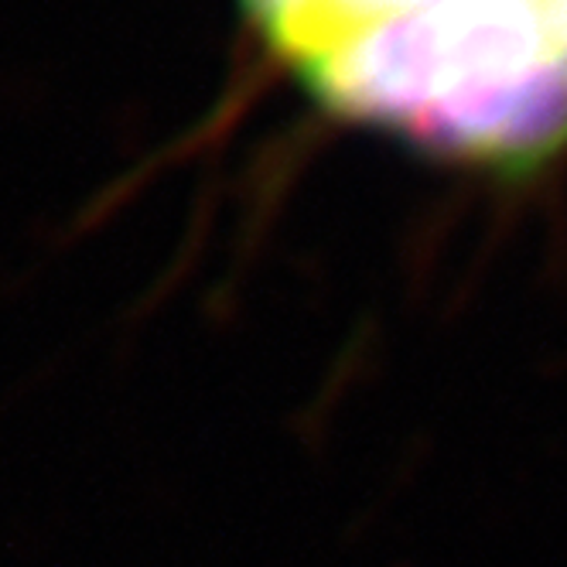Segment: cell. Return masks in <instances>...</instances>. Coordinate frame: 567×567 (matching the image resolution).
I'll use <instances>...</instances> for the list:
<instances>
[{
    "label": "cell",
    "instance_id": "3",
    "mask_svg": "<svg viewBox=\"0 0 567 567\" xmlns=\"http://www.w3.org/2000/svg\"><path fill=\"white\" fill-rule=\"evenodd\" d=\"M554 4V21H557V34H560V45L567 55V0H550Z\"/></svg>",
    "mask_w": 567,
    "mask_h": 567
},
{
    "label": "cell",
    "instance_id": "2",
    "mask_svg": "<svg viewBox=\"0 0 567 567\" xmlns=\"http://www.w3.org/2000/svg\"><path fill=\"white\" fill-rule=\"evenodd\" d=\"M431 0H247L267 42L291 62H315L359 28Z\"/></svg>",
    "mask_w": 567,
    "mask_h": 567
},
{
    "label": "cell",
    "instance_id": "1",
    "mask_svg": "<svg viewBox=\"0 0 567 567\" xmlns=\"http://www.w3.org/2000/svg\"><path fill=\"white\" fill-rule=\"evenodd\" d=\"M329 113L523 182L567 151V55L550 0H431L298 72Z\"/></svg>",
    "mask_w": 567,
    "mask_h": 567
}]
</instances>
